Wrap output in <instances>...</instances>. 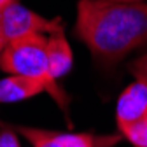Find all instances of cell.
I'll return each instance as SVG.
<instances>
[{"label":"cell","instance_id":"52a82bcc","mask_svg":"<svg viewBox=\"0 0 147 147\" xmlns=\"http://www.w3.org/2000/svg\"><path fill=\"white\" fill-rule=\"evenodd\" d=\"M47 61L53 79H60L72 67V47L61 33H51L47 37Z\"/></svg>","mask_w":147,"mask_h":147},{"label":"cell","instance_id":"ba28073f","mask_svg":"<svg viewBox=\"0 0 147 147\" xmlns=\"http://www.w3.org/2000/svg\"><path fill=\"white\" fill-rule=\"evenodd\" d=\"M135 147H147V119L121 131Z\"/></svg>","mask_w":147,"mask_h":147},{"label":"cell","instance_id":"4fadbf2b","mask_svg":"<svg viewBox=\"0 0 147 147\" xmlns=\"http://www.w3.org/2000/svg\"><path fill=\"white\" fill-rule=\"evenodd\" d=\"M9 2H12V0H0V7L5 5V4H9Z\"/></svg>","mask_w":147,"mask_h":147},{"label":"cell","instance_id":"8992f818","mask_svg":"<svg viewBox=\"0 0 147 147\" xmlns=\"http://www.w3.org/2000/svg\"><path fill=\"white\" fill-rule=\"evenodd\" d=\"M44 91H46V86L40 81L11 74L9 77L0 79V103L21 102V100L40 95Z\"/></svg>","mask_w":147,"mask_h":147},{"label":"cell","instance_id":"5b68a950","mask_svg":"<svg viewBox=\"0 0 147 147\" xmlns=\"http://www.w3.org/2000/svg\"><path fill=\"white\" fill-rule=\"evenodd\" d=\"M18 131L32 147H96V140L86 133H60L28 126H20Z\"/></svg>","mask_w":147,"mask_h":147},{"label":"cell","instance_id":"277c9868","mask_svg":"<svg viewBox=\"0 0 147 147\" xmlns=\"http://www.w3.org/2000/svg\"><path fill=\"white\" fill-rule=\"evenodd\" d=\"M147 119V86L140 81L130 84L119 96L116 107V121L119 130L138 124Z\"/></svg>","mask_w":147,"mask_h":147},{"label":"cell","instance_id":"7c38bea8","mask_svg":"<svg viewBox=\"0 0 147 147\" xmlns=\"http://www.w3.org/2000/svg\"><path fill=\"white\" fill-rule=\"evenodd\" d=\"M4 47H5V42L2 40V37H0V58H2V51H4Z\"/></svg>","mask_w":147,"mask_h":147},{"label":"cell","instance_id":"30bf717a","mask_svg":"<svg viewBox=\"0 0 147 147\" xmlns=\"http://www.w3.org/2000/svg\"><path fill=\"white\" fill-rule=\"evenodd\" d=\"M0 147H21L20 140H18V135L12 130H0Z\"/></svg>","mask_w":147,"mask_h":147},{"label":"cell","instance_id":"9c48e42d","mask_svg":"<svg viewBox=\"0 0 147 147\" xmlns=\"http://www.w3.org/2000/svg\"><path fill=\"white\" fill-rule=\"evenodd\" d=\"M128 70L131 72V76L137 81H140V82H144L147 86V53L142 54L140 58H137L135 61H131L130 67H128Z\"/></svg>","mask_w":147,"mask_h":147},{"label":"cell","instance_id":"6da1fadb","mask_svg":"<svg viewBox=\"0 0 147 147\" xmlns=\"http://www.w3.org/2000/svg\"><path fill=\"white\" fill-rule=\"evenodd\" d=\"M76 33L100 65L110 67L147 44V2L79 0Z\"/></svg>","mask_w":147,"mask_h":147},{"label":"cell","instance_id":"7a4b0ae2","mask_svg":"<svg viewBox=\"0 0 147 147\" xmlns=\"http://www.w3.org/2000/svg\"><path fill=\"white\" fill-rule=\"evenodd\" d=\"M0 68L7 74L40 81L46 86V91H49V95L61 107L67 105L63 89L58 88L56 79H53L49 72L46 33H32L7 42L0 58Z\"/></svg>","mask_w":147,"mask_h":147},{"label":"cell","instance_id":"3957f363","mask_svg":"<svg viewBox=\"0 0 147 147\" xmlns=\"http://www.w3.org/2000/svg\"><path fill=\"white\" fill-rule=\"evenodd\" d=\"M61 32L63 25L60 20H47L14 0L0 7V37L5 44L32 33L51 35Z\"/></svg>","mask_w":147,"mask_h":147},{"label":"cell","instance_id":"8fae6325","mask_svg":"<svg viewBox=\"0 0 147 147\" xmlns=\"http://www.w3.org/2000/svg\"><path fill=\"white\" fill-rule=\"evenodd\" d=\"M112 2H147V0H112Z\"/></svg>","mask_w":147,"mask_h":147}]
</instances>
